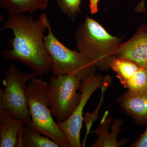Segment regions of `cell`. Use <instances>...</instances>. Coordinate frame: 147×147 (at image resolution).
Wrapping results in <instances>:
<instances>
[{
	"label": "cell",
	"instance_id": "3",
	"mask_svg": "<svg viewBox=\"0 0 147 147\" xmlns=\"http://www.w3.org/2000/svg\"><path fill=\"white\" fill-rule=\"evenodd\" d=\"M49 84L34 78L26 88L28 106L31 118L27 124L55 141L61 147H70L66 136L55 122L49 108Z\"/></svg>",
	"mask_w": 147,
	"mask_h": 147
},
{
	"label": "cell",
	"instance_id": "17",
	"mask_svg": "<svg viewBox=\"0 0 147 147\" xmlns=\"http://www.w3.org/2000/svg\"><path fill=\"white\" fill-rule=\"evenodd\" d=\"M61 11L74 21L81 12V0H56Z\"/></svg>",
	"mask_w": 147,
	"mask_h": 147
},
{
	"label": "cell",
	"instance_id": "6",
	"mask_svg": "<svg viewBox=\"0 0 147 147\" xmlns=\"http://www.w3.org/2000/svg\"><path fill=\"white\" fill-rule=\"evenodd\" d=\"M82 81L73 74L51 75L48 92L49 105L57 123L66 120L76 110L82 96L77 91L80 90Z\"/></svg>",
	"mask_w": 147,
	"mask_h": 147
},
{
	"label": "cell",
	"instance_id": "2",
	"mask_svg": "<svg viewBox=\"0 0 147 147\" xmlns=\"http://www.w3.org/2000/svg\"><path fill=\"white\" fill-rule=\"evenodd\" d=\"M75 38L77 50L94 66L101 71L110 69L121 39L111 35L98 22L88 16L76 29Z\"/></svg>",
	"mask_w": 147,
	"mask_h": 147
},
{
	"label": "cell",
	"instance_id": "5",
	"mask_svg": "<svg viewBox=\"0 0 147 147\" xmlns=\"http://www.w3.org/2000/svg\"><path fill=\"white\" fill-rule=\"evenodd\" d=\"M37 75L32 73H24L11 64L5 73L3 83L4 90H0V106L9 111L14 118L31 122V118L26 94L28 83Z\"/></svg>",
	"mask_w": 147,
	"mask_h": 147
},
{
	"label": "cell",
	"instance_id": "18",
	"mask_svg": "<svg viewBox=\"0 0 147 147\" xmlns=\"http://www.w3.org/2000/svg\"><path fill=\"white\" fill-rule=\"evenodd\" d=\"M130 147H147V127L143 134L134 143L131 144Z\"/></svg>",
	"mask_w": 147,
	"mask_h": 147
},
{
	"label": "cell",
	"instance_id": "13",
	"mask_svg": "<svg viewBox=\"0 0 147 147\" xmlns=\"http://www.w3.org/2000/svg\"><path fill=\"white\" fill-rule=\"evenodd\" d=\"M49 0H0V6L11 13H34L47 8Z\"/></svg>",
	"mask_w": 147,
	"mask_h": 147
},
{
	"label": "cell",
	"instance_id": "8",
	"mask_svg": "<svg viewBox=\"0 0 147 147\" xmlns=\"http://www.w3.org/2000/svg\"><path fill=\"white\" fill-rule=\"evenodd\" d=\"M117 57L130 60L147 69V26L142 25L132 37L120 45Z\"/></svg>",
	"mask_w": 147,
	"mask_h": 147
},
{
	"label": "cell",
	"instance_id": "19",
	"mask_svg": "<svg viewBox=\"0 0 147 147\" xmlns=\"http://www.w3.org/2000/svg\"><path fill=\"white\" fill-rule=\"evenodd\" d=\"M99 0H89L90 11L92 14H95L98 11V3Z\"/></svg>",
	"mask_w": 147,
	"mask_h": 147
},
{
	"label": "cell",
	"instance_id": "9",
	"mask_svg": "<svg viewBox=\"0 0 147 147\" xmlns=\"http://www.w3.org/2000/svg\"><path fill=\"white\" fill-rule=\"evenodd\" d=\"M113 118L108 115V111L104 113L100 125L97 128L91 131L98 138L91 147H119L131 142V139L117 140V137L122 128L121 125L124 123L122 120L117 119L113 121Z\"/></svg>",
	"mask_w": 147,
	"mask_h": 147
},
{
	"label": "cell",
	"instance_id": "16",
	"mask_svg": "<svg viewBox=\"0 0 147 147\" xmlns=\"http://www.w3.org/2000/svg\"><path fill=\"white\" fill-rule=\"evenodd\" d=\"M125 88L134 92L147 90V69L140 67L129 80Z\"/></svg>",
	"mask_w": 147,
	"mask_h": 147
},
{
	"label": "cell",
	"instance_id": "4",
	"mask_svg": "<svg viewBox=\"0 0 147 147\" xmlns=\"http://www.w3.org/2000/svg\"><path fill=\"white\" fill-rule=\"evenodd\" d=\"M47 34L44 37L45 47L52 60V71L55 75L73 74L84 80L92 72L94 66L82 53L69 49L53 34L49 19L47 22Z\"/></svg>",
	"mask_w": 147,
	"mask_h": 147
},
{
	"label": "cell",
	"instance_id": "20",
	"mask_svg": "<svg viewBox=\"0 0 147 147\" xmlns=\"http://www.w3.org/2000/svg\"><path fill=\"white\" fill-rule=\"evenodd\" d=\"M145 0H142L141 1V2L139 3V4H140V5L142 6H144L145 5Z\"/></svg>",
	"mask_w": 147,
	"mask_h": 147
},
{
	"label": "cell",
	"instance_id": "7",
	"mask_svg": "<svg viewBox=\"0 0 147 147\" xmlns=\"http://www.w3.org/2000/svg\"><path fill=\"white\" fill-rule=\"evenodd\" d=\"M104 78L101 74L95 71L83 80L80 89L82 96L76 110L66 120L63 122H57L66 136L70 147H82L80 133L84 120V107L92 95L101 88Z\"/></svg>",
	"mask_w": 147,
	"mask_h": 147
},
{
	"label": "cell",
	"instance_id": "10",
	"mask_svg": "<svg viewBox=\"0 0 147 147\" xmlns=\"http://www.w3.org/2000/svg\"><path fill=\"white\" fill-rule=\"evenodd\" d=\"M117 101L124 112L136 123H147V90L140 92L127 90L118 98Z\"/></svg>",
	"mask_w": 147,
	"mask_h": 147
},
{
	"label": "cell",
	"instance_id": "11",
	"mask_svg": "<svg viewBox=\"0 0 147 147\" xmlns=\"http://www.w3.org/2000/svg\"><path fill=\"white\" fill-rule=\"evenodd\" d=\"M26 122L14 118L11 113L0 106V147H16L19 131Z\"/></svg>",
	"mask_w": 147,
	"mask_h": 147
},
{
	"label": "cell",
	"instance_id": "12",
	"mask_svg": "<svg viewBox=\"0 0 147 147\" xmlns=\"http://www.w3.org/2000/svg\"><path fill=\"white\" fill-rule=\"evenodd\" d=\"M16 147H59V145L49 138L26 124L21 129Z\"/></svg>",
	"mask_w": 147,
	"mask_h": 147
},
{
	"label": "cell",
	"instance_id": "1",
	"mask_svg": "<svg viewBox=\"0 0 147 147\" xmlns=\"http://www.w3.org/2000/svg\"><path fill=\"white\" fill-rule=\"evenodd\" d=\"M48 19L45 12L36 20L24 13H10L2 30H11L14 37L10 40L11 49L3 50V57L25 64L41 77L49 74L52 60L44 40Z\"/></svg>",
	"mask_w": 147,
	"mask_h": 147
},
{
	"label": "cell",
	"instance_id": "15",
	"mask_svg": "<svg viewBox=\"0 0 147 147\" xmlns=\"http://www.w3.org/2000/svg\"><path fill=\"white\" fill-rule=\"evenodd\" d=\"M112 83V78L111 76L109 75H106L104 77V82L100 88L101 91V97L97 108L92 113H88V112H87L85 113V115L84 117L83 122H84V123H85V127L86 129V131L84 140L82 142V147H85L86 145L87 138H88V135L90 132V129H91L92 125L94 121L96 120L98 118L99 110L101 108L102 102L104 100L105 92L107 90V89Z\"/></svg>",
	"mask_w": 147,
	"mask_h": 147
},
{
	"label": "cell",
	"instance_id": "14",
	"mask_svg": "<svg viewBox=\"0 0 147 147\" xmlns=\"http://www.w3.org/2000/svg\"><path fill=\"white\" fill-rule=\"evenodd\" d=\"M140 68L130 60L116 57L110 64V69L115 71L121 84L125 88L129 79Z\"/></svg>",
	"mask_w": 147,
	"mask_h": 147
}]
</instances>
